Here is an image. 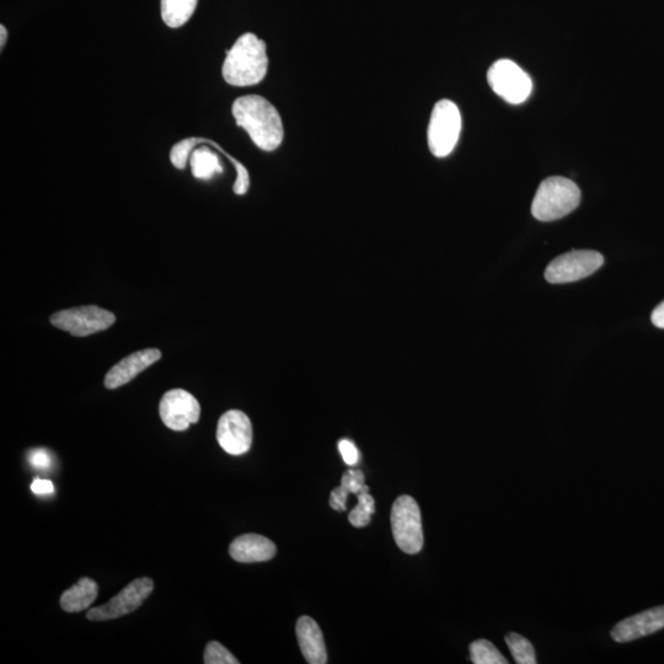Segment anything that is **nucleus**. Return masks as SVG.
I'll use <instances>...</instances> for the list:
<instances>
[{
  "mask_svg": "<svg viewBox=\"0 0 664 664\" xmlns=\"http://www.w3.org/2000/svg\"><path fill=\"white\" fill-rule=\"evenodd\" d=\"M232 114L237 126L248 133L255 146L275 152L285 138L280 112L260 95H245L234 101Z\"/></svg>",
  "mask_w": 664,
  "mask_h": 664,
  "instance_id": "1",
  "label": "nucleus"
},
{
  "mask_svg": "<svg viewBox=\"0 0 664 664\" xmlns=\"http://www.w3.org/2000/svg\"><path fill=\"white\" fill-rule=\"evenodd\" d=\"M269 71V56L264 40L253 32L239 37L227 53L222 74L224 80L233 87H253L265 79Z\"/></svg>",
  "mask_w": 664,
  "mask_h": 664,
  "instance_id": "2",
  "label": "nucleus"
},
{
  "mask_svg": "<svg viewBox=\"0 0 664 664\" xmlns=\"http://www.w3.org/2000/svg\"><path fill=\"white\" fill-rule=\"evenodd\" d=\"M581 202V191L574 181L551 176L539 185L532 214L540 222H553L574 212Z\"/></svg>",
  "mask_w": 664,
  "mask_h": 664,
  "instance_id": "3",
  "label": "nucleus"
},
{
  "mask_svg": "<svg viewBox=\"0 0 664 664\" xmlns=\"http://www.w3.org/2000/svg\"><path fill=\"white\" fill-rule=\"evenodd\" d=\"M462 132V114L451 100H441L433 107L428 123V148L435 157L446 158L457 146Z\"/></svg>",
  "mask_w": 664,
  "mask_h": 664,
  "instance_id": "4",
  "label": "nucleus"
},
{
  "mask_svg": "<svg viewBox=\"0 0 664 664\" xmlns=\"http://www.w3.org/2000/svg\"><path fill=\"white\" fill-rule=\"evenodd\" d=\"M390 521L399 549L406 554H419L423 548V529L420 507L415 498L408 495L396 498Z\"/></svg>",
  "mask_w": 664,
  "mask_h": 664,
  "instance_id": "5",
  "label": "nucleus"
},
{
  "mask_svg": "<svg viewBox=\"0 0 664 664\" xmlns=\"http://www.w3.org/2000/svg\"><path fill=\"white\" fill-rule=\"evenodd\" d=\"M487 82L495 93L508 104L519 105L532 94V79L517 63L500 60L487 72Z\"/></svg>",
  "mask_w": 664,
  "mask_h": 664,
  "instance_id": "6",
  "label": "nucleus"
},
{
  "mask_svg": "<svg viewBox=\"0 0 664 664\" xmlns=\"http://www.w3.org/2000/svg\"><path fill=\"white\" fill-rule=\"evenodd\" d=\"M114 313L96 305L61 310L51 317V324L57 329L68 331L76 337H87L107 330L115 324Z\"/></svg>",
  "mask_w": 664,
  "mask_h": 664,
  "instance_id": "7",
  "label": "nucleus"
},
{
  "mask_svg": "<svg viewBox=\"0 0 664 664\" xmlns=\"http://www.w3.org/2000/svg\"><path fill=\"white\" fill-rule=\"evenodd\" d=\"M602 254L593 250H574L551 261L545 270V280L554 285L583 280L601 269Z\"/></svg>",
  "mask_w": 664,
  "mask_h": 664,
  "instance_id": "8",
  "label": "nucleus"
},
{
  "mask_svg": "<svg viewBox=\"0 0 664 664\" xmlns=\"http://www.w3.org/2000/svg\"><path fill=\"white\" fill-rule=\"evenodd\" d=\"M153 589L154 582L151 578H138L106 604L90 609L87 618L91 621H106L125 617L141 607L144 601L151 596Z\"/></svg>",
  "mask_w": 664,
  "mask_h": 664,
  "instance_id": "9",
  "label": "nucleus"
},
{
  "mask_svg": "<svg viewBox=\"0 0 664 664\" xmlns=\"http://www.w3.org/2000/svg\"><path fill=\"white\" fill-rule=\"evenodd\" d=\"M159 415L170 430L182 432L200 420L201 406L195 396L186 390L173 389L165 393L160 401Z\"/></svg>",
  "mask_w": 664,
  "mask_h": 664,
  "instance_id": "10",
  "label": "nucleus"
},
{
  "mask_svg": "<svg viewBox=\"0 0 664 664\" xmlns=\"http://www.w3.org/2000/svg\"><path fill=\"white\" fill-rule=\"evenodd\" d=\"M253 425L240 410H229L218 421L217 441L224 452L243 455L253 446Z\"/></svg>",
  "mask_w": 664,
  "mask_h": 664,
  "instance_id": "11",
  "label": "nucleus"
},
{
  "mask_svg": "<svg viewBox=\"0 0 664 664\" xmlns=\"http://www.w3.org/2000/svg\"><path fill=\"white\" fill-rule=\"evenodd\" d=\"M664 629V605L621 620L610 631L615 642H630Z\"/></svg>",
  "mask_w": 664,
  "mask_h": 664,
  "instance_id": "12",
  "label": "nucleus"
},
{
  "mask_svg": "<svg viewBox=\"0 0 664 664\" xmlns=\"http://www.w3.org/2000/svg\"><path fill=\"white\" fill-rule=\"evenodd\" d=\"M162 358V352L158 348H147L137 351L123 358L116 366L112 367L105 377V387L114 390L126 385L135 379L138 374L146 371Z\"/></svg>",
  "mask_w": 664,
  "mask_h": 664,
  "instance_id": "13",
  "label": "nucleus"
},
{
  "mask_svg": "<svg viewBox=\"0 0 664 664\" xmlns=\"http://www.w3.org/2000/svg\"><path fill=\"white\" fill-rule=\"evenodd\" d=\"M276 545L270 539L259 534H245L230 544L229 554L235 561L243 564L265 562L275 558Z\"/></svg>",
  "mask_w": 664,
  "mask_h": 664,
  "instance_id": "14",
  "label": "nucleus"
},
{
  "mask_svg": "<svg viewBox=\"0 0 664 664\" xmlns=\"http://www.w3.org/2000/svg\"><path fill=\"white\" fill-rule=\"evenodd\" d=\"M296 631L299 647L308 663L325 664L328 662L324 636L317 621L309 617H302L298 620Z\"/></svg>",
  "mask_w": 664,
  "mask_h": 664,
  "instance_id": "15",
  "label": "nucleus"
},
{
  "mask_svg": "<svg viewBox=\"0 0 664 664\" xmlns=\"http://www.w3.org/2000/svg\"><path fill=\"white\" fill-rule=\"evenodd\" d=\"M99 587L91 578L84 577L77 585L67 589L61 597V607L67 613H79L90 608L98 598Z\"/></svg>",
  "mask_w": 664,
  "mask_h": 664,
  "instance_id": "16",
  "label": "nucleus"
},
{
  "mask_svg": "<svg viewBox=\"0 0 664 664\" xmlns=\"http://www.w3.org/2000/svg\"><path fill=\"white\" fill-rule=\"evenodd\" d=\"M361 492H369L366 476L361 470H348L342 476L341 485L331 492L330 507L335 511H346L347 497L351 494L357 496Z\"/></svg>",
  "mask_w": 664,
  "mask_h": 664,
  "instance_id": "17",
  "label": "nucleus"
},
{
  "mask_svg": "<svg viewBox=\"0 0 664 664\" xmlns=\"http://www.w3.org/2000/svg\"><path fill=\"white\" fill-rule=\"evenodd\" d=\"M198 0H162V19L166 26L178 29L192 18L197 8Z\"/></svg>",
  "mask_w": 664,
  "mask_h": 664,
  "instance_id": "18",
  "label": "nucleus"
},
{
  "mask_svg": "<svg viewBox=\"0 0 664 664\" xmlns=\"http://www.w3.org/2000/svg\"><path fill=\"white\" fill-rule=\"evenodd\" d=\"M470 658L474 664H507L508 660L492 642L480 639L470 645Z\"/></svg>",
  "mask_w": 664,
  "mask_h": 664,
  "instance_id": "19",
  "label": "nucleus"
},
{
  "mask_svg": "<svg viewBox=\"0 0 664 664\" xmlns=\"http://www.w3.org/2000/svg\"><path fill=\"white\" fill-rule=\"evenodd\" d=\"M506 644L508 650L511 651L514 661L518 664H535L537 663V656L532 642L526 637L517 633H510L506 636Z\"/></svg>",
  "mask_w": 664,
  "mask_h": 664,
  "instance_id": "20",
  "label": "nucleus"
},
{
  "mask_svg": "<svg viewBox=\"0 0 664 664\" xmlns=\"http://www.w3.org/2000/svg\"><path fill=\"white\" fill-rule=\"evenodd\" d=\"M357 498L358 505L348 514V521L355 528H363L371 523V518L376 512V501L369 492H361Z\"/></svg>",
  "mask_w": 664,
  "mask_h": 664,
  "instance_id": "21",
  "label": "nucleus"
},
{
  "mask_svg": "<svg viewBox=\"0 0 664 664\" xmlns=\"http://www.w3.org/2000/svg\"><path fill=\"white\" fill-rule=\"evenodd\" d=\"M203 662L206 664H239L237 658L217 641H212L206 646Z\"/></svg>",
  "mask_w": 664,
  "mask_h": 664,
  "instance_id": "22",
  "label": "nucleus"
},
{
  "mask_svg": "<svg viewBox=\"0 0 664 664\" xmlns=\"http://www.w3.org/2000/svg\"><path fill=\"white\" fill-rule=\"evenodd\" d=\"M339 451L345 464L350 465V467H355L360 462V452H358L355 443L348 441V439H341Z\"/></svg>",
  "mask_w": 664,
  "mask_h": 664,
  "instance_id": "23",
  "label": "nucleus"
},
{
  "mask_svg": "<svg viewBox=\"0 0 664 664\" xmlns=\"http://www.w3.org/2000/svg\"><path fill=\"white\" fill-rule=\"evenodd\" d=\"M29 463L35 469L47 470L51 468L52 458L45 449H35L29 454Z\"/></svg>",
  "mask_w": 664,
  "mask_h": 664,
  "instance_id": "24",
  "label": "nucleus"
},
{
  "mask_svg": "<svg viewBox=\"0 0 664 664\" xmlns=\"http://www.w3.org/2000/svg\"><path fill=\"white\" fill-rule=\"evenodd\" d=\"M31 490L35 495H52L55 492V485L50 480L35 479L31 485Z\"/></svg>",
  "mask_w": 664,
  "mask_h": 664,
  "instance_id": "25",
  "label": "nucleus"
},
{
  "mask_svg": "<svg viewBox=\"0 0 664 664\" xmlns=\"http://www.w3.org/2000/svg\"><path fill=\"white\" fill-rule=\"evenodd\" d=\"M651 320L652 324L657 326V328L664 329V302L653 310Z\"/></svg>",
  "mask_w": 664,
  "mask_h": 664,
  "instance_id": "26",
  "label": "nucleus"
},
{
  "mask_svg": "<svg viewBox=\"0 0 664 664\" xmlns=\"http://www.w3.org/2000/svg\"><path fill=\"white\" fill-rule=\"evenodd\" d=\"M8 40V31L5 29V26L2 25L0 26V48H4L5 44H7Z\"/></svg>",
  "mask_w": 664,
  "mask_h": 664,
  "instance_id": "27",
  "label": "nucleus"
}]
</instances>
